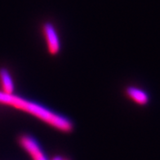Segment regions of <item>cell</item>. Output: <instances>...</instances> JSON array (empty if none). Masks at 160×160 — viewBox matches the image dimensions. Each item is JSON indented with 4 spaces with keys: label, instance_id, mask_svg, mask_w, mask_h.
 <instances>
[{
    "label": "cell",
    "instance_id": "6da1fadb",
    "mask_svg": "<svg viewBox=\"0 0 160 160\" xmlns=\"http://www.w3.org/2000/svg\"><path fill=\"white\" fill-rule=\"evenodd\" d=\"M0 104L27 113L62 132H71L74 129V123L67 117L50 110L42 104L16 95L15 93L8 94L0 91Z\"/></svg>",
    "mask_w": 160,
    "mask_h": 160
},
{
    "label": "cell",
    "instance_id": "7a4b0ae2",
    "mask_svg": "<svg viewBox=\"0 0 160 160\" xmlns=\"http://www.w3.org/2000/svg\"><path fill=\"white\" fill-rule=\"evenodd\" d=\"M21 147L27 153L32 160H49L39 142L29 134H22L18 138Z\"/></svg>",
    "mask_w": 160,
    "mask_h": 160
},
{
    "label": "cell",
    "instance_id": "3957f363",
    "mask_svg": "<svg viewBox=\"0 0 160 160\" xmlns=\"http://www.w3.org/2000/svg\"><path fill=\"white\" fill-rule=\"evenodd\" d=\"M42 31L50 55L57 56L61 51V40L55 25L49 21L42 24Z\"/></svg>",
    "mask_w": 160,
    "mask_h": 160
},
{
    "label": "cell",
    "instance_id": "277c9868",
    "mask_svg": "<svg viewBox=\"0 0 160 160\" xmlns=\"http://www.w3.org/2000/svg\"><path fill=\"white\" fill-rule=\"evenodd\" d=\"M126 95L137 105L145 106L150 102L149 93L144 89L136 86H129L126 88Z\"/></svg>",
    "mask_w": 160,
    "mask_h": 160
},
{
    "label": "cell",
    "instance_id": "5b68a950",
    "mask_svg": "<svg viewBox=\"0 0 160 160\" xmlns=\"http://www.w3.org/2000/svg\"><path fill=\"white\" fill-rule=\"evenodd\" d=\"M0 84L2 86V92L8 94L14 93V81L9 70L4 67L0 68Z\"/></svg>",
    "mask_w": 160,
    "mask_h": 160
},
{
    "label": "cell",
    "instance_id": "8992f818",
    "mask_svg": "<svg viewBox=\"0 0 160 160\" xmlns=\"http://www.w3.org/2000/svg\"><path fill=\"white\" fill-rule=\"evenodd\" d=\"M52 160H70V159L66 158V157H64V156L57 155L55 156V157H54Z\"/></svg>",
    "mask_w": 160,
    "mask_h": 160
}]
</instances>
